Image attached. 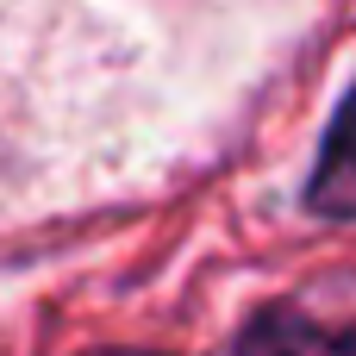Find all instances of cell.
I'll return each instance as SVG.
<instances>
[{
  "label": "cell",
  "instance_id": "6da1fadb",
  "mask_svg": "<svg viewBox=\"0 0 356 356\" xmlns=\"http://www.w3.org/2000/svg\"><path fill=\"white\" fill-rule=\"evenodd\" d=\"M307 207L325 213V219H356V88H350V100L338 106L332 131H325V156L313 169Z\"/></svg>",
  "mask_w": 356,
  "mask_h": 356
},
{
  "label": "cell",
  "instance_id": "7a4b0ae2",
  "mask_svg": "<svg viewBox=\"0 0 356 356\" xmlns=\"http://www.w3.org/2000/svg\"><path fill=\"white\" fill-rule=\"evenodd\" d=\"M100 356H138V350H100Z\"/></svg>",
  "mask_w": 356,
  "mask_h": 356
}]
</instances>
